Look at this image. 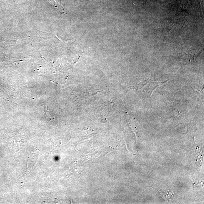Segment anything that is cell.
<instances>
[{
  "mask_svg": "<svg viewBox=\"0 0 204 204\" xmlns=\"http://www.w3.org/2000/svg\"><path fill=\"white\" fill-rule=\"evenodd\" d=\"M47 1H48L50 4H52L53 6L57 9L60 10V11L63 10L61 7L60 6V4H58L57 0H47Z\"/></svg>",
  "mask_w": 204,
  "mask_h": 204,
  "instance_id": "cell-2",
  "label": "cell"
},
{
  "mask_svg": "<svg viewBox=\"0 0 204 204\" xmlns=\"http://www.w3.org/2000/svg\"><path fill=\"white\" fill-rule=\"evenodd\" d=\"M163 83L153 81L152 80H145L139 84V90L145 97H150L154 90Z\"/></svg>",
  "mask_w": 204,
  "mask_h": 204,
  "instance_id": "cell-1",
  "label": "cell"
}]
</instances>
